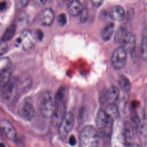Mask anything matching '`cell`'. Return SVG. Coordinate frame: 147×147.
Returning <instances> with one entry per match:
<instances>
[{
    "instance_id": "cell-1",
    "label": "cell",
    "mask_w": 147,
    "mask_h": 147,
    "mask_svg": "<svg viewBox=\"0 0 147 147\" xmlns=\"http://www.w3.org/2000/svg\"><path fill=\"white\" fill-rule=\"evenodd\" d=\"M99 136L92 125H86L79 134V147H98Z\"/></svg>"
},
{
    "instance_id": "cell-2",
    "label": "cell",
    "mask_w": 147,
    "mask_h": 147,
    "mask_svg": "<svg viewBox=\"0 0 147 147\" xmlns=\"http://www.w3.org/2000/svg\"><path fill=\"white\" fill-rule=\"evenodd\" d=\"M114 120L108 115L105 110H99L96 116V125L98 134L103 137L111 136L113 131Z\"/></svg>"
},
{
    "instance_id": "cell-3",
    "label": "cell",
    "mask_w": 147,
    "mask_h": 147,
    "mask_svg": "<svg viewBox=\"0 0 147 147\" xmlns=\"http://www.w3.org/2000/svg\"><path fill=\"white\" fill-rule=\"evenodd\" d=\"M55 109V96L49 91L42 93L38 99V109L45 118H51Z\"/></svg>"
},
{
    "instance_id": "cell-4",
    "label": "cell",
    "mask_w": 147,
    "mask_h": 147,
    "mask_svg": "<svg viewBox=\"0 0 147 147\" xmlns=\"http://www.w3.org/2000/svg\"><path fill=\"white\" fill-rule=\"evenodd\" d=\"M1 88V95L3 100L7 103L14 102L18 97V79L12 77L10 81Z\"/></svg>"
},
{
    "instance_id": "cell-5",
    "label": "cell",
    "mask_w": 147,
    "mask_h": 147,
    "mask_svg": "<svg viewBox=\"0 0 147 147\" xmlns=\"http://www.w3.org/2000/svg\"><path fill=\"white\" fill-rule=\"evenodd\" d=\"M64 91H59L55 96V109L51 117L54 125H59L61 121L64 117L65 113V105L64 103Z\"/></svg>"
},
{
    "instance_id": "cell-6",
    "label": "cell",
    "mask_w": 147,
    "mask_h": 147,
    "mask_svg": "<svg viewBox=\"0 0 147 147\" xmlns=\"http://www.w3.org/2000/svg\"><path fill=\"white\" fill-rule=\"evenodd\" d=\"M127 52L120 46L114 50L110 59L111 65L115 69H121L126 65L127 61Z\"/></svg>"
},
{
    "instance_id": "cell-7",
    "label": "cell",
    "mask_w": 147,
    "mask_h": 147,
    "mask_svg": "<svg viewBox=\"0 0 147 147\" xmlns=\"http://www.w3.org/2000/svg\"><path fill=\"white\" fill-rule=\"evenodd\" d=\"M74 117L71 113H67L59 124V133L60 138L65 140L73 129Z\"/></svg>"
},
{
    "instance_id": "cell-8",
    "label": "cell",
    "mask_w": 147,
    "mask_h": 147,
    "mask_svg": "<svg viewBox=\"0 0 147 147\" xmlns=\"http://www.w3.org/2000/svg\"><path fill=\"white\" fill-rule=\"evenodd\" d=\"M18 115L26 121L32 119L35 115V109L32 102L28 99H24L18 105Z\"/></svg>"
},
{
    "instance_id": "cell-9",
    "label": "cell",
    "mask_w": 147,
    "mask_h": 147,
    "mask_svg": "<svg viewBox=\"0 0 147 147\" xmlns=\"http://www.w3.org/2000/svg\"><path fill=\"white\" fill-rule=\"evenodd\" d=\"M119 96V90L116 86H111L109 89L102 92L100 96V102L104 105L114 103Z\"/></svg>"
},
{
    "instance_id": "cell-10",
    "label": "cell",
    "mask_w": 147,
    "mask_h": 147,
    "mask_svg": "<svg viewBox=\"0 0 147 147\" xmlns=\"http://www.w3.org/2000/svg\"><path fill=\"white\" fill-rule=\"evenodd\" d=\"M0 129L1 132L10 140L14 141L17 136V133L14 126L7 119H3L0 121Z\"/></svg>"
},
{
    "instance_id": "cell-11",
    "label": "cell",
    "mask_w": 147,
    "mask_h": 147,
    "mask_svg": "<svg viewBox=\"0 0 147 147\" xmlns=\"http://www.w3.org/2000/svg\"><path fill=\"white\" fill-rule=\"evenodd\" d=\"M19 42L24 50L31 49L34 45V38L32 32L29 30L23 31L20 35Z\"/></svg>"
},
{
    "instance_id": "cell-12",
    "label": "cell",
    "mask_w": 147,
    "mask_h": 147,
    "mask_svg": "<svg viewBox=\"0 0 147 147\" xmlns=\"http://www.w3.org/2000/svg\"><path fill=\"white\" fill-rule=\"evenodd\" d=\"M55 20V13L51 8H46L41 11L39 15L40 23L43 26H50Z\"/></svg>"
},
{
    "instance_id": "cell-13",
    "label": "cell",
    "mask_w": 147,
    "mask_h": 147,
    "mask_svg": "<svg viewBox=\"0 0 147 147\" xmlns=\"http://www.w3.org/2000/svg\"><path fill=\"white\" fill-rule=\"evenodd\" d=\"M136 38L135 34L129 32L127 36L121 45L125 49L127 53L134 51L136 45Z\"/></svg>"
},
{
    "instance_id": "cell-14",
    "label": "cell",
    "mask_w": 147,
    "mask_h": 147,
    "mask_svg": "<svg viewBox=\"0 0 147 147\" xmlns=\"http://www.w3.org/2000/svg\"><path fill=\"white\" fill-rule=\"evenodd\" d=\"M109 16L114 21H121L125 16V10L121 6L115 5L111 8Z\"/></svg>"
},
{
    "instance_id": "cell-15",
    "label": "cell",
    "mask_w": 147,
    "mask_h": 147,
    "mask_svg": "<svg viewBox=\"0 0 147 147\" xmlns=\"http://www.w3.org/2000/svg\"><path fill=\"white\" fill-rule=\"evenodd\" d=\"M83 9L82 4L79 1H72L68 6V13L71 16L74 17L80 15Z\"/></svg>"
},
{
    "instance_id": "cell-16",
    "label": "cell",
    "mask_w": 147,
    "mask_h": 147,
    "mask_svg": "<svg viewBox=\"0 0 147 147\" xmlns=\"http://www.w3.org/2000/svg\"><path fill=\"white\" fill-rule=\"evenodd\" d=\"M13 71L14 68L11 65L0 73V88H2L10 81L12 78Z\"/></svg>"
},
{
    "instance_id": "cell-17",
    "label": "cell",
    "mask_w": 147,
    "mask_h": 147,
    "mask_svg": "<svg viewBox=\"0 0 147 147\" xmlns=\"http://www.w3.org/2000/svg\"><path fill=\"white\" fill-rule=\"evenodd\" d=\"M114 23H110L102 30L100 36L103 40L106 41L110 39L114 31Z\"/></svg>"
},
{
    "instance_id": "cell-18",
    "label": "cell",
    "mask_w": 147,
    "mask_h": 147,
    "mask_svg": "<svg viewBox=\"0 0 147 147\" xmlns=\"http://www.w3.org/2000/svg\"><path fill=\"white\" fill-rule=\"evenodd\" d=\"M105 112L109 115L114 121L117 119L119 116L118 108L114 103H109L106 105Z\"/></svg>"
},
{
    "instance_id": "cell-19",
    "label": "cell",
    "mask_w": 147,
    "mask_h": 147,
    "mask_svg": "<svg viewBox=\"0 0 147 147\" xmlns=\"http://www.w3.org/2000/svg\"><path fill=\"white\" fill-rule=\"evenodd\" d=\"M129 32L127 29L124 27L119 28L115 34L114 36V41L119 44H122L126 37L127 36Z\"/></svg>"
},
{
    "instance_id": "cell-20",
    "label": "cell",
    "mask_w": 147,
    "mask_h": 147,
    "mask_svg": "<svg viewBox=\"0 0 147 147\" xmlns=\"http://www.w3.org/2000/svg\"><path fill=\"white\" fill-rule=\"evenodd\" d=\"M16 29L14 25L9 26L4 32L1 38V41L6 42V41L11 40L15 34Z\"/></svg>"
},
{
    "instance_id": "cell-21",
    "label": "cell",
    "mask_w": 147,
    "mask_h": 147,
    "mask_svg": "<svg viewBox=\"0 0 147 147\" xmlns=\"http://www.w3.org/2000/svg\"><path fill=\"white\" fill-rule=\"evenodd\" d=\"M119 87L125 92H128L131 88V83L130 80L124 75H121L118 80Z\"/></svg>"
},
{
    "instance_id": "cell-22",
    "label": "cell",
    "mask_w": 147,
    "mask_h": 147,
    "mask_svg": "<svg viewBox=\"0 0 147 147\" xmlns=\"http://www.w3.org/2000/svg\"><path fill=\"white\" fill-rule=\"evenodd\" d=\"M147 39H146V36L145 35L142 39L141 41V47H140V54L142 59L146 61V56H147Z\"/></svg>"
},
{
    "instance_id": "cell-23",
    "label": "cell",
    "mask_w": 147,
    "mask_h": 147,
    "mask_svg": "<svg viewBox=\"0 0 147 147\" xmlns=\"http://www.w3.org/2000/svg\"><path fill=\"white\" fill-rule=\"evenodd\" d=\"M11 65V61L9 57H3L0 58V73Z\"/></svg>"
},
{
    "instance_id": "cell-24",
    "label": "cell",
    "mask_w": 147,
    "mask_h": 147,
    "mask_svg": "<svg viewBox=\"0 0 147 147\" xmlns=\"http://www.w3.org/2000/svg\"><path fill=\"white\" fill-rule=\"evenodd\" d=\"M56 20H57V22L59 25H60L61 26H64L66 24L67 21V16H66L65 14L61 13V14H59L57 17Z\"/></svg>"
},
{
    "instance_id": "cell-25",
    "label": "cell",
    "mask_w": 147,
    "mask_h": 147,
    "mask_svg": "<svg viewBox=\"0 0 147 147\" xmlns=\"http://www.w3.org/2000/svg\"><path fill=\"white\" fill-rule=\"evenodd\" d=\"M8 51V45L6 42L0 41V56L5 54Z\"/></svg>"
},
{
    "instance_id": "cell-26",
    "label": "cell",
    "mask_w": 147,
    "mask_h": 147,
    "mask_svg": "<svg viewBox=\"0 0 147 147\" xmlns=\"http://www.w3.org/2000/svg\"><path fill=\"white\" fill-rule=\"evenodd\" d=\"M29 1H17L16 2V8L18 10H21L26 7L29 3Z\"/></svg>"
},
{
    "instance_id": "cell-27",
    "label": "cell",
    "mask_w": 147,
    "mask_h": 147,
    "mask_svg": "<svg viewBox=\"0 0 147 147\" xmlns=\"http://www.w3.org/2000/svg\"><path fill=\"white\" fill-rule=\"evenodd\" d=\"M88 17V11L87 9H83L82 11L80 14V20L82 22H84L86 21Z\"/></svg>"
},
{
    "instance_id": "cell-28",
    "label": "cell",
    "mask_w": 147,
    "mask_h": 147,
    "mask_svg": "<svg viewBox=\"0 0 147 147\" xmlns=\"http://www.w3.org/2000/svg\"><path fill=\"white\" fill-rule=\"evenodd\" d=\"M76 139L75 138V137L73 135L71 136L69 138V141H68V143L71 146H75L76 144Z\"/></svg>"
},
{
    "instance_id": "cell-29",
    "label": "cell",
    "mask_w": 147,
    "mask_h": 147,
    "mask_svg": "<svg viewBox=\"0 0 147 147\" xmlns=\"http://www.w3.org/2000/svg\"><path fill=\"white\" fill-rule=\"evenodd\" d=\"M103 1H91L92 4L95 7H98L100 6H101L102 4L103 3Z\"/></svg>"
},
{
    "instance_id": "cell-30",
    "label": "cell",
    "mask_w": 147,
    "mask_h": 147,
    "mask_svg": "<svg viewBox=\"0 0 147 147\" xmlns=\"http://www.w3.org/2000/svg\"><path fill=\"white\" fill-rule=\"evenodd\" d=\"M6 2H2L0 3V11H3L6 7Z\"/></svg>"
},
{
    "instance_id": "cell-31",
    "label": "cell",
    "mask_w": 147,
    "mask_h": 147,
    "mask_svg": "<svg viewBox=\"0 0 147 147\" xmlns=\"http://www.w3.org/2000/svg\"><path fill=\"white\" fill-rule=\"evenodd\" d=\"M0 147H6V146L3 143H0Z\"/></svg>"
}]
</instances>
